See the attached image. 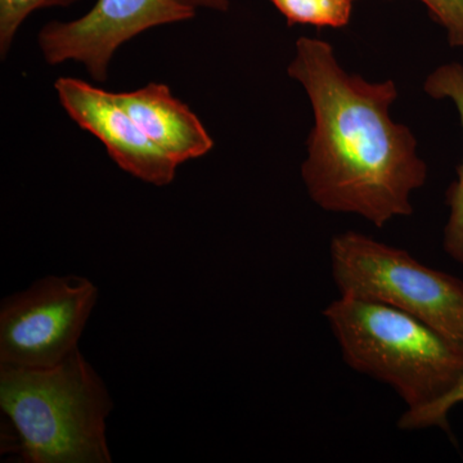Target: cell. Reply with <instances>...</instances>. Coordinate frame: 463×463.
Segmentation results:
<instances>
[{
    "label": "cell",
    "instance_id": "6da1fadb",
    "mask_svg": "<svg viewBox=\"0 0 463 463\" xmlns=\"http://www.w3.org/2000/svg\"><path fill=\"white\" fill-rule=\"evenodd\" d=\"M288 75L303 85L315 111L303 181L326 212L362 216L383 228L412 214V194L428 178L416 138L390 118L397 85L347 74L327 42L300 38Z\"/></svg>",
    "mask_w": 463,
    "mask_h": 463
},
{
    "label": "cell",
    "instance_id": "7a4b0ae2",
    "mask_svg": "<svg viewBox=\"0 0 463 463\" xmlns=\"http://www.w3.org/2000/svg\"><path fill=\"white\" fill-rule=\"evenodd\" d=\"M0 407L14 428L12 450L27 463L111 462V399L79 349L53 367L0 365Z\"/></svg>",
    "mask_w": 463,
    "mask_h": 463
},
{
    "label": "cell",
    "instance_id": "3957f363",
    "mask_svg": "<svg viewBox=\"0 0 463 463\" xmlns=\"http://www.w3.org/2000/svg\"><path fill=\"white\" fill-rule=\"evenodd\" d=\"M323 316L344 362L390 386L408 411L437 403L462 383L463 345L412 316L347 297Z\"/></svg>",
    "mask_w": 463,
    "mask_h": 463
},
{
    "label": "cell",
    "instance_id": "277c9868",
    "mask_svg": "<svg viewBox=\"0 0 463 463\" xmlns=\"http://www.w3.org/2000/svg\"><path fill=\"white\" fill-rule=\"evenodd\" d=\"M330 257L340 297L394 307L463 345V281L458 277L358 232L335 236Z\"/></svg>",
    "mask_w": 463,
    "mask_h": 463
},
{
    "label": "cell",
    "instance_id": "5b68a950",
    "mask_svg": "<svg viewBox=\"0 0 463 463\" xmlns=\"http://www.w3.org/2000/svg\"><path fill=\"white\" fill-rule=\"evenodd\" d=\"M99 288L81 277L51 276L3 301L0 365L47 368L78 350Z\"/></svg>",
    "mask_w": 463,
    "mask_h": 463
},
{
    "label": "cell",
    "instance_id": "8992f818",
    "mask_svg": "<svg viewBox=\"0 0 463 463\" xmlns=\"http://www.w3.org/2000/svg\"><path fill=\"white\" fill-rule=\"evenodd\" d=\"M194 8L178 0H99L85 16L51 23L39 33V47L50 65L83 63L91 78L105 81L116 50L151 27L190 20Z\"/></svg>",
    "mask_w": 463,
    "mask_h": 463
},
{
    "label": "cell",
    "instance_id": "52a82bcc",
    "mask_svg": "<svg viewBox=\"0 0 463 463\" xmlns=\"http://www.w3.org/2000/svg\"><path fill=\"white\" fill-rule=\"evenodd\" d=\"M54 88L70 118L99 138L121 169L160 187L173 182L178 164L146 136L115 93L74 78H60Z\"/></svg>",
    "mask_w": 463,
    "mask_h": 463
},
{
    "label": "cell",
    "instance_id": "ba28073f",
    "mask_svg": "<svg viewBox=\"0 0 463 463\" xmlns=\"http://www.w3.org/2000/svg\"><path fill=\"white\" fill-rule=\"evenodd\" d=\"M115 94L146 136L178 165L203 156L214 147L199 118L175 99L165 84L149 83L137 90Z\"/></svg>",
    "mask_w": 463,
    "mask_h": 463
},
{
    "label": "cell",
    "instance_id": "9c48e42d",
    "mask_svg": "<svg viewBox=\"0 0 463 463\" xmlns=\"http://www.w3.org/2000/svg\"><path fill=\"white\" fill-rule=\"evenodd\" d=\"M425 90L432 99H448L455 103L463 129V66L448 63L426 79ZM449 216L444 228V251L456 263L463 265V158L457 179L447 191Z\"/></svg>",
    "mask_w": 463,
    "mask_h": 463
},
{
    "label": "cell",
    "instance_id": "30bf717a",
    "mask_svg": "<svg viewBox=\"0 0 463 463\" xmlns=\"http://www.w3.org/2000/svg\"><path fill=\"white\" fill-rule=\"evenodd\" d=\"M289 25L343 27L352 14L353 0H270Z\"/></svg>",
    "mask_w": 463,
    "mask_h": 463
},
{
    "label": "cell",
    "instance_id": "8fae6325",
    "mask_svg": "<svg viewBox=\"0 0 463 463\" xmlns=\"http://www.w3.org/2000/svg\"><path fill=\"white\" fill-rule=\"evenodd\" d=\"M78 0H0V53L5 56L14 36L33 11L72 5Z\"/></svg>",
    "mask_w": 463,
    "mask_h": 463
},
{
    "label": "cell",
    "instance_id": "7c38bea8",
    "mask_svg": "<svg viewBox=\"0 0 463 463\" xmlns=\"http://www.w3.org/2000/svg\"><path fill=\"white\" fill-rule=\"evenodd\" d=\"M463 403V380L447 397L437 403L420 408V410L405 411L398 421L402 430H421V429L439 428L449 431L448 413L457 404Z\"/></svg>",
    "mask_w": 463,
    "mask_h": 463
},
{
    "label": "cell",
    "instance_id": "4fadbf2b",
    "mask_svg": "<svg viewBox=\"0 0 463 463\" xmlns=\"http://www.w3.org/2000/svg\"><path fill=\"white\" fill-rule=\"evenodd\" d=\"M354 2V0H353ZM432 17L447 30L452 47H463V0H421Z\"/></svg>",
    "mask_w": 463,
    "mask_h": 463
},
{
    "label": "cell",
    "instance_id": "5bb4252c",
    "mask_svg": "<svg viewBox=\"0 0 463 463\" xmlns=\"http://www.w3.org/2000/svg\"><path fill=\"white\" fill-rule=\"evenodd\" d=\"M182 5L196 9L197 7L216 9V11H227L230 2L228 0H178Z\"/></svg>",
    "mask_w": 463,
    "mask_h": 463
}]
</instances>
